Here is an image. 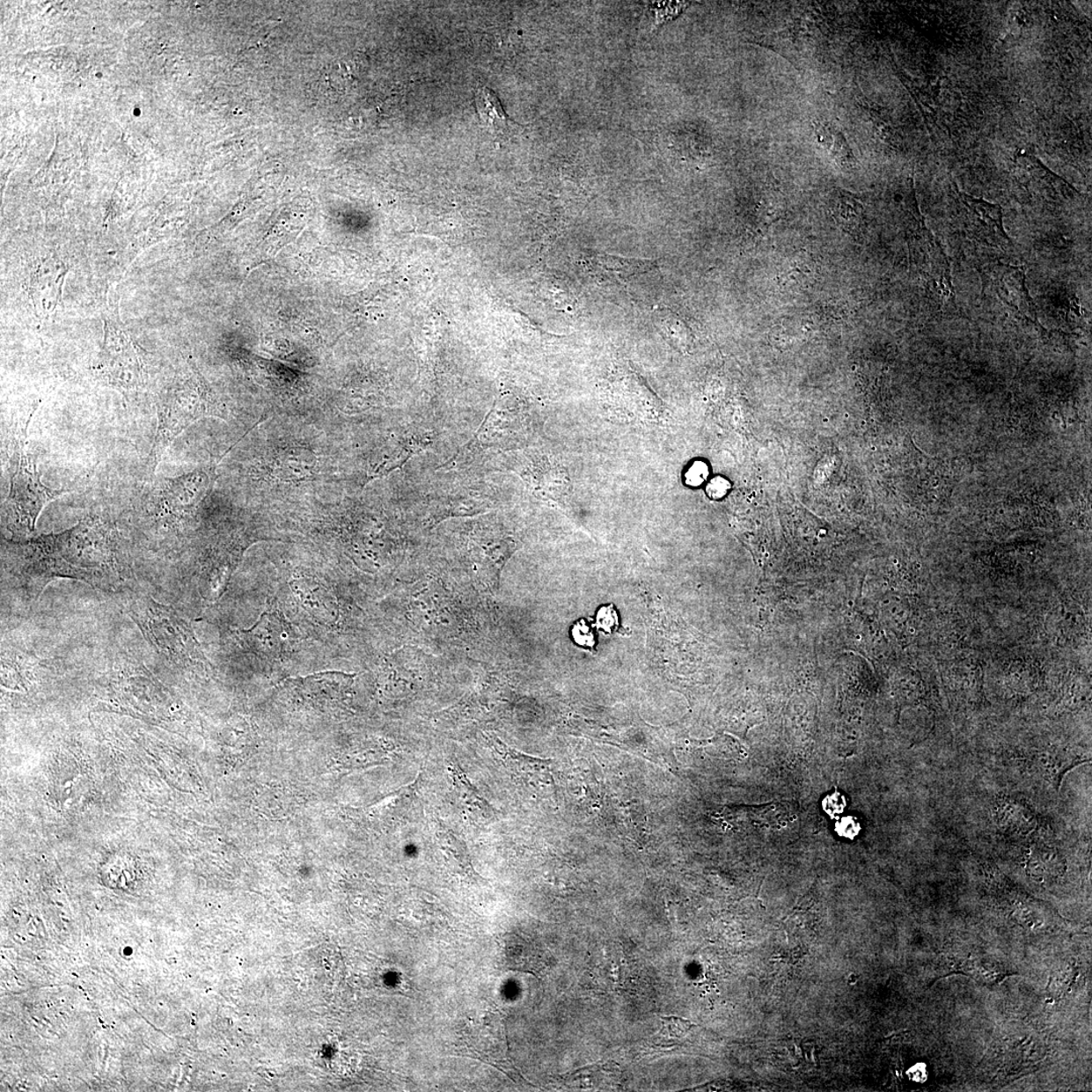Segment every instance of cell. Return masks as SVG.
<instances>
[{"label":"cell","mask_w":1092,"mask_h":1092,"mask_svg":"<svg viewBox=\"0 0 1092 1092\" xmlns=\"http://www.w3.org/2000/svg\"><path fill=\"white\" fill-rule=\"evenodd\" d=\"M67 273L65 263L54 253L43 257L32 269L29 296L39 318H49L56 311Z\"/></svg>","instance_id":"obj_10"},{"label":"cell","mask_w":1092,"mask_h":1092,"mask_svg":"<svg viewBox=\"0 0 1092 1092\" xmlns=\"http://www.w3.org/2000/svg\"><path fill=\"white\" fill-rule=\"evenodd\" d=\"M476 106L481 124L491 132H501L509 124L507 114L494 92L480 86L476 92Z\"/></svg>","instance_id":"obj_14"},{"label":"cell","mask_w":1092,"mask_h":1092,"mask_svg":"<svg viewBox=\"0 0 1092 1092\" xmlns=\"http://www.w3.org/2000/svg\"><path fill=\"white\" fill-rule=\"evenodd\" d=\"M834 219L846 231L860 233L864 225V209L854 196L845 191L834 194L832 201Z\"/></svg>","instance_id":"obj_13"},{"label":"cell","mask_w":1092,"mask_h":1092,"mask_svg":"<svg viewBox=\"0 0 1092 1092\" xmlns=\"http://www.w3.org/2000/svg\"><path fill=\"white\" fill-rule=\"evenodd\" d=\"M128 613L156 653L176 663L205 666L207 661L192 627L174 609L151 597H141L130 604Z\"/></svg>","instance_id":"obj_2"},{"label":"cell","mask_w":1092,"mask_h":1092,"mask_svg":"<svg viewBox=\"0 0 1092 1092\" xmlns=\"http://www.w3.org/2000/svg\"><path fill=\"white\" fill-rule=\"evenodd\" d=\"M810 264H812L811 260L807 259L806 256H797L796 259L790 263V268L786 269L783 277L784 282L786 283H803V282H804V275H810V273H812Z\"/></svg>","instance_id":"obj_23"},{"label":"cell","mask_w":1092,"mask_h":1092,"mask_svg":"<svg viewBox=\"0 0 1092 1092\" xmlns=\"http://www.w3.org/2000/svg\"><path fill=\"white\" fill-rule=\"evenodd\" d=\"M707 467H705V465H703L702 464L695 465L693 467H692V471H691V478H690L691 483H693V484L701 483V481L705 479V476H707Z\"/></svg>","instance_id":"obj_28"},{"label":"cell","mask_w":1092,"mask_h":1092,"mask_svg":"<svg viewBox=\"0 0 1092 1092\" xmlns=\"http://www.w3.org/2000/svg\"><path fill=\"white\" fill-rule=\"evenodd\" d=\"M816 132L820 143L831 152L840 166L846 168L854 165L853 152L842 132L829 123L817 124Z\"/></svg>","instance_id":"obj_15"},{"label":"cell","mask_w":1092,"mask_h":1092,"mask_svg":"<svg viewBox=\"0 0 1092 1092\" xmlns=\"http://www.w3.org/2000/svg\"><path fill=\"white\" fill-rule=\"evenodd\" d=\"M690 6V3L684 2H653L648 3L646 6V16L649 20L647 25L648 33H654L662 28L663 26L679 18L682 13Z\"/></svg>","instance_id":"obj_17"},{"label":"cell","mask_w":1092,"mask_h":1092,"mask_svg":"<svg viewBox=\"0 0 1092 1092\" xmlns=\"http://www.w3.org/2000/svg\"><path fill=\"white\" fill-rule=\"evenodd\" d=\"M112 304L105 317L103 348L93 370L107 385L119 390L134 391L146 381L143 356L121 324L119 307Z\"/></svg>","instance_id":"obj_3"},{"label":"cell","mask_w":1092,"mask_h":1092,"mask_svg":"<svg viewBox=\"0 0 1092 1092\" xmlns=\"http://www.w3.org/2000/svg\"><path fill=\"white\" fill-rule=\"evenodd\" d=\"M242 640L255 654L278 657L287 642V630L276 613H263L253 627L239 630Z\"/></svg>","instance_id":"obj_12"},{"label":"cell","mask_w":1092,"mask_h":1092,"mask_svg":"<svg viewBox=\"0 0 1092 1092\" xmlns=\"http://www.w3.org/2000/svg\"><path fill=\"white\" fill-rule=\"evenodd\" d=\"M846 799L842 795L836 792L833 795L825 797L823 803L824 810L829 813L831 817H838L846 809Z\"/></svg>","instance_id":"obj_26"},{"label":"cell","mask_w":1092,"mask_h":1092,"mask_svg":"<svg viewBox=\"0 0 1092 1092\" xmlns=\"http://www.w3.org/2000/svg\"><path fill=\"white\" fill-rule=\"evenodd\" d=\"M16 457V469L11 476L6 514L11 529L26 534L35 531L43 509L65 492L52 490L42 484L36 459L25 451L23 443L18 445Z\"/></svg>","instance_id":"obj_4"},{"label":"cell","mask_w":1092,"mask_h":1092,"mask_svg":"<svg viewBox=\"0 0 1092 1092\" xmlns=\"http://www.w3.org/2000/svg\"><path fill=\"white\" fill-rule=\"evenodd\" d=\"M591 264L594 270L598 271V274L607 273L609 277L612 278L613 277V275H615V278L628 277L636 273L641 267L639 266V262L634 264L632 260H620L617 259V257L602 256L594 257L591 263H590V266H591Z\"/></svg>","instance_id":"obj_20"},{"label":"cell","mask_w":1092,"mask_h":1092,"mask_svg":"<svg viewBox=\"0 0 1092 1092\" xmlns=\"http://www.w3.org/2000/svg\"><path fill=\"white\" fill-rule=\"evenodd\" d=\"M211 486V477L203 471H196L180 478L166 479L160 491L162 509L173 515L191 512L207 497Z\"/></svg>","instance_id":"obj_11"},{"label":"cell","mask_w":1092,"mask_h":1092,"mask_svg":"<svg viewBox=\"0 0 1092 1092\" xmlns=\"http://www.w3.org/2000/svg\"><path fill=\"white\" fill-rule=\"evenodd\" d=\"M1034 852L1030 859V871L1034 877H1044V875L1057 874L1060 863L1053 851L1037 849Z\"/></svg>","instance_id":"obj_22"},{"label":"cell","mask_w":1092,"mask_h":1092,"mask_svg":"<svg viewBox=\"0 0 1092 1092\" xmlns=\"http://www.w3.org/2000/svg\"><path fill=\"white\" fill-rule=\"evenodd\" d=\"M465 1044L480 1060L494 1065L514 1081L524 1082L509 1056L507 1037L496 1015H493L490 1020L485 1017L483 1022L472 1026L467 1033Z\"/></svg>","instance_id":"obj_9"},{"label":"cell","mask_w":1092,"mask_h":1092,"mask_svg":"<svg viewBox=\"0 0 1092 1092\" xmlns=\"http://www.w3.org/2000/svg\"><path fill=\"white\" fill-rule=\"evenodd\" d=\"M314 467L313 460L304 453L290 452L278 459L276 472L282 479L294 480L307 477Z\"/></svg>","instance_id":"obj_19"},{"label":"cell","mask_w":1092,"mask_h":1092,"mask_svg":"<svg viewBox=\"0 0 1092 1092\" xmlns=\"http://www.w3.org/2000/svg\"><path fill=\"white\" fill-rule=\"evenodd\" d=\"M572 634L576 643L582 647L590 648L594 646V635L590 633L589 627L584 621L576 622L573 627Z\"/></svg>","instance_id":"obj_25"},{"label":"cell","mask_w":1092,"mask_h":1092,"mask_svg":"<svg viewBox=\"0 0 1092 1092\" xmlns=\"http://www.w3.org/2000/svg\"><path fill=\"white\" fill-rule=\"evenodd\" d=\"M1015 175L1029 194L1052 205H1062L1081 195L1069 182L1043 165L1033 152L1023 151L1017 156Z\"/></svg>","instance_id":"obj_8"},{"label":"cell","mask_w":1092,"mask_h":1092,"mask_svg":"<svg viewBox=\"0 0 1092 1092\" xmlns=\"http://www.w3.org/2000/svg\"><path fill=\"white\" fill-rule=\"evenodd\" d=\"M982 295L993 298L1017 320L1043 330L1036 304L1029 294L1025 269L1000 261L982 266Z\"/></svg>","instance_id":"obj_5"},{"label":"cell","mask_w":1092,"mask_h":1092,"mask_svg":"<svg viewBox=\"0 0 1092 1092\" xmlns=\"http://www.w3.org/2000/svg\"><path fill=\"white\" fill-rule=\"evenodd\" d=\"M999 818L1008 831L1017 833L1030 832L1036 824L1034 813L1025 805L1017 803H1005L1000 809Z\"/></svg>","instance_id":"obj_18"},{"label":"cell","mask_w":1092,"mask_h":1092,"mask_svg":"<svg viewBox=\"0 0 1092 1092\" xmlns=\"http://www.w3.org/2000/svg\"><path fill=\"white\" fill-rule=\"evenodd\" d=\"M956 201L963 228L970 238L1005 253L1013 249V242L1003 227L1002 209L1000 205L976 199L958 191L957 187Z\"/></svg>","instance_id":"obj_7"},{"label":"cell","mask_w":1092,"mask_h":1092,"mask_svg":"<svg viewBox=\"0 0 1092 1092\" xmlns=\"http://www.w3.org/2000/svg\"><path fill=\"white\" fill-rule=\"evenodd\" d=\"M912 238L920 274L935 296V300L942 304H955L951 268L948 257L939 241L927 228L922 216H920L915 224Z\"/></svg>","instance_id":"obj_6"},{"label":"cell","mask_w":1092,"mask_h":1092,"mask_svg":"<svg viewBox=\"0 0 1092 1092\" xmlns=\"http://www.w3.org/2000/svg\"><path fill=\"white\" fill-rule=\"evenodd\" d=\"M612 1069L607 1065L594 1064L574 1073L565 1075L564 1081L568 1087L580 1089H595L606 1087L607 1076Z\"/></svg>","instance_id":"obj_16"},{"label":"cell","mask_w":1092,"mask_h":1092,"mask_svg":"<svg viewBox=\"0 0 1092 1092\" xmlns=\"http://www.w3.org/2000/svg\"><path fill=\"white\" fill-rule=\"evenodd\" d=\"M711 485H712V487H716V489H718V487H719L717 486V481H714V483H712ZM725 489H727V486H723V485H722V487H721V492H722V493H724V492H725Z\"/></svg>","instance_id":"obj_29"},{"label":"cell","mask_w":1092,"mask_h":1092,"mask_svg":"<svg viewBox=\"0 0 1092 1092\" xmlns=\"http://www.w3.org/2000/svg\"><path fill=\"white\" fill-rule=\"evenodd\" d=\"M597 627L606 634H612L619 627V616L612 605L602 607L597 616Z\"/></svg>","instance_id":"obj_24"},{"label":"cell","mask_w":1092,"mask_h":1092,"mask_svg":"<svg viewBox=\"0 0 1092 1092\" xmlns=\"http://www.w3.org/2000/svg\"><path fill=\"white\" fill-rule=\"evenodd\" d=\"M661 1020L662 1030L656 1037L663 1041V1046L666 1042H669V1046H673L674 1041L681 1040L690 1032L691 1029L696 1027L695 1023L679 1016H662Z\"/></svg>","instance_id":"obj_21"},{"label":"cell","mask_w":1092,"mask_h":1092,"mask_svg":"<svg viewBox=\"0 0 1092 1092\" xmlns=\"http://www.w3.org/2000/svg\"><path fill=\"white\" fill-rule=\"evenodd\" d=\"M2 549L4 572L30 600L38 599L57 578L106 588L108 573L100 568L97 548L83 522L63 532L29 540L4 539Z\"/></svg>","instance_id":"obj_1"},{"label":"cell","mask_w":1092,"mask_h":1092,"mask_svg":"<svg viewBox=\"0 0 1092 1092\" xmlns=\"http://www.w3.org/2000/svg\"><path fill=\"white\" fill-rule=\"evenodd\" d=\"M861 831L860 824L857 818L846 817L837 824V832L840 837L846 839H854Z\"/></svg>","instance_id":"obj_27"}]
</instances>
